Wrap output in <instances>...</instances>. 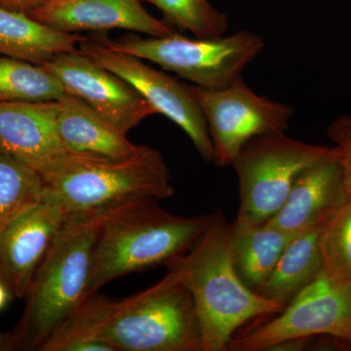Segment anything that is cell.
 <instances>
[{
	"instance_id": "17",
	"label": "cell",
	"mask_w": 351,
	"mask_h": 351,
	"mask_svg": "<svg viewBox=\"0 0 351 351\" xmlns=\"http://www.w3.org/2000/svg\"><path fill=\"white\" fill-rule=\"evenodd\" d=\"M34 19L29 14L0 8V55L43 66L60 54L77 52L86 39Z\"/></svg>"
},
{
	"instance_id": "21",
	"label": "cell",
	"mask_w": 351,
	"mask_h": 351,
	"mask_svg": "<svg viewBox=\"0 0 351 351\" xmlns=\"http://www.w3.org/2000/svg\"><path fill=\"white\" fill-rule=\"evenodd\" d=\"M43 199L38 173L0 147V228Z\"/></svg>"
},
{
	"instance_id": "22",
	"label": "cell",
	"mask_w": 351,
	"mask_h": 351,
	"mask_svg": "<svg viewBox=\"0 0 351 351\" xmlns=\"http://www.w3.org/2000/svg\"><path fill=\"white\" fill-rule=\"evenodd\" d=\"M172 27L195 34V38H212L226 34L228 20L209 0H149Z\"/></svg>"
},
{
	"instance_id": "2",
	"label": "cell",
	"mask_w": 351,
	"mask_h": 351,
	"mask_svg": "<svg viewBox=\"0 0 351 351\" xmlns=\"http://www.w3.org/2000/svg\"><path fill=\"white\" fill-rule=\"evenodd\" d=\"M43 199L71 217L103 216L119 208L166 199L174 193L160 152L147 145L126 158L69 152L38 171Z\"/></svg>"
},
{
	"instance_id": "12",
	"label": "cell",
	"mask_w": 351,
	"mask_h": 351,
	"mask_svg": "<svg viewBox=\"0 0 351 351\" xmlns=\"http://www.w3.org/2000/svg\"><path fill=\"white\" fill-rule=\"evenodd\" d=\"M68 217L43 199L0 228V282L12 298L25 299L36 269Z\"/></svg>"
},
{
	"instance_id": "19",
	"label": "cell",
	"mask_w": 351,
	"mask_h": 351,
	"mask_svg": "<svg viewBox=\"0 0 351 351\" xmlns=\"http://www.w3.org/2000/svg\"><path fill=\"white\" fill-rule=\"evenodd\" d=\"M295 234L267 221L232 223L233 263L245 285L255 291L269 276L284 249Z\"/></svg>"
},
{
	"instance_id": "8",
	"label": "cell",
	"mask_w": 351,
	"mask_h": 351,
	"mask_svg": "<svg viewBox=\"0 0 351 351\" xmlns=\"http://www.w3.org/2000/svg\"><path fill=\"white\" fill-rule=\"evenodd\" d=\"M351 327V280L324 269L274 319L233 338L228 350H271L274 346L326 335L341 339Z\"/></svg>"
},
{
	"instance_id": "1",
	"label": "cell",
	"mask_w": 351,
	"mask_h": 351,
	"mask_svg": "<svg viewBox=\"0 0 351 351\" xmlns=\"http://www.w3.org/2000/svg\"><path fill=\"white\" fill-rule=\"evenodd\" d=\"M43 351H203L193 295L170 269L151 287L123 300L93 293Z\"/></svg>"
},
{
	"instance_id": "24",
	"label": "cell",
	"mask_w": 351,
	"mask_h": 351,
	"mask_svg": "<svg viewBox=\"0 0 351 351\" xmlns=\"http://www.w3.org/2000/svg\"><path fill=\"white\" fill-rule=\"evenodd\" d=\"M329 136L336 144L338 160L343 168L346 181L351 184V117L339 119L330 126Z\"/></svg>"
},
{
	"instance_id": "16",
	"label": "cell",
	"mask_w": 351,
	"mask_h": 351,
	"mask_svg": "<svg viewBox=\"0 0 351 351\" xmlns=\"http://www.w3.org/2000/svg\"><path fill=\"white\" fill-rule=\"evenodd\" d=\"M56 101L58 131L69 152L120 159L134 156L142 147L78 97L66 92Z\"/></svg>"
},
{
	"instance_id": "6",
	"label": "cell",
	"mask_w": 351,
	"mask_h": 351,
	"mask_svg": "<svg viewBox=\"0 0 351 351\" xmlns=\"http://www.w3.org/2000/svg\"><path fill=\"white\" fill-rule=\"evenodd\" d=\"M96 38L113 50L158 64L193 85L208 90L223 89L239 82L244 69L265 47L258 34L245 29L212 38H189L176 32L147 38L137 36Z\"/></svg>"
},
{
	"instance_id": "9",
	"label": "cell",
	"mask_w": 351,
	"mask_h": 351,
	"mask_svg": "<svg viewBox=\"0 0 351 351\" xmlns=\"http://www.w3.org/2000/svg\"><path fill=\"white\" fill-rule=\"evenodd\" d=\"M207 121L214 149V163L232 166L242 147L252 138L285 132L295 115L286 104L256 94L243 78L219 90L188 85Z\"/></svg>"
},
{
	"instance_id": "18",
	"label": "cell",
	"mask_w": 351,
	"mask_h": 351,
	"mask_svg": "<svg viewBox=\"0 0 351 351\" xmlns=\"http://www.w3.org/2000/svg\"><path fill=\"white\" fill-rule=\"evenodd\" d=\"M323 225L306 228L293 237L269 276L256 289L258 295L286 307L313 282L323 269L319 246Z\"/></svg>"
},
{
	"instance_id": "4",
	"label": "cell",
	"mask_w": 351,
	"mask_h": 351,
	"mask_svg": "<svg viewBox=\"0 0 351 351\" xmlns=\"http://www.w3.org/2000/svg\"><path fill=\"white\" fill-rule=\"evenodd\" d=\"M232 233V223L218 210L191 248L166 263L181 272L193 295L203 351L228 350L247 322L285 308L245 285L233 263Z\"/></svg>"
},
{
	"instance_id": "25",
	"label": "cell",
	"mask_w": 351,
	"mask_h": 351,
	"mask_svg": "<svg viewBox=\"0 0 351 351\" xmlns=\"http://www.w3.org/2000/svg\"><path fill=\"white\" fill-rule=\"evenodd\" d=\"M46 0H0V8L29 14L44 4Z\"/></svg>"
},
{
	"instance_id": "23",
	"label": "cell",
	"mask_w": 351,
	"mask_h": 351,
	"mask_svg": "<svg viewBox=\"0 0 351 351\" xmlns=\"http://www.w3.org/2000/svg\"><path fill=\"white\" fill-rule=\"evenodd\" d=\"M319 246L323 269L351 280V195L322 226Z\"/></svg>"
},
{
	"instance_id": "14",
	"label": "cell",
	"mask_w": 351,
	"mask_h": 351,
	"mask_svg": "<svg viewBox=\"0 0 351 351\" xmlns=\"http://www.w3.org/2000/svg\"><path fill=\"white\" fill-rule=\"evenodd\" d=\"M58 103L1 101L0 147L38 172L69 149L57 125Z\"/></svg>"
},
{
	"instance_id": "7",
	"label": "cell",
	"mask_w": 351,
	"mask_h": 351,
	"mask_svg": "<svg viewBox=\"0 0 351 351\" xmlns=\"http://www.w3.org/2000/svg\"><path fill=\"white\" fill-rule=\"evenodd\" d=\"M336 156L335 147L306 144L289 137L285 132L252 138L232 164L239 182V210L235 221H269L283 206L304 171Z\"/></svg>"
},
{
	"instance_id": "28",
	"label": "cell",
	"mask_w": 351,
	"mask_h": 351,
	"mask_svg": "<svg viewBox=\"0 0 351 351\" xmlns=\"http://www.w3.org/2000/svg\"><path fill=\"white\" fill-rule=\"evenodd\" d=\"M346 186H348V193L351 195V184H348V182H346Z\"/></svg>"
},
{
	"instance_id": "13",
	"label": "cell",
	"mask_w": 351,
	"mask_h": 351,
	"mask_svg": "<svg viewBox=\"0 0 351 351\" xmlns=\"http://www.w3.org/2000/svg\"><path fill=\"white\" fill-rule=\"evenodd\" d=\"M29 15L68 34L119 29L163 36L175 32L147 12L141 0H46Z\"/></svg>"
},
{
	"instance_id": "20",
	"label": "cell",
	"mask_w": 351,
	"mask_h": 351,
	"mask_svg": "<svg viewBox=\"0 0 351 351\" xmlns=\"http://www.w3.org/2000/svg\"><path fill=\"white\" fill-rule=\"evenodd\" d=\"M64 91L45 66L0 55L1 101H56Z\"/></svg>"
},
{
	"instance_id": "5",
	"label": "cell",
	"mask_w": 351,
	"mask_h": 351,
	"mask_svg": "<svg viewBox=\"0 0 351 351\" xmlns=\"http://www.w3.org/2000/svg\"><path fill=\"white\" fill-rule=\"evenodd\" d=\"M211 219L212 214L176 216L157 201L104 215L95 242L90 290L98 293L119 277L170 262L191 248Z\"/></svg>"
},
{
	"instance_id": "27",
	"label": "cell",
	"mask_w": 351,
	"mask_h": 351,
	"mask_svg": "<svg viewBox=\"0 0 351 351\" xmlns=\"http://www.w3.org/2000/svg\"><path fill=\"white\" fill-rule=\"evenodd\" d=\"M336 341H338L341 346H346L348 350H351V327L341 339H336Z\"/></svg>"
},
{
	"instance_id": "15",
	"label": "cell",
	"mask_w": 351,
	"mask_h": 351,
	"mask_svg": "<svg viewBox=\"0 0 351 351\" xmlns=\"http://www.w3.org/2000/svg\"><path fill=\"white\" fill-rule=\"evenodd\" d=\"M350 197L338 156L302 173L283 206L267 223L291 233L323 225Z\"/></svg>"
},
{
	"instance_id": "3",
	"label": "cell",
	"mask_w": 351,
	"mask_h": 351,
	"mask_svg": "<svg viewBox=\"0 0 351 351\" xmlns=\"http://www.w3.org/2000/svg\"><path fill=\"white\" fill-rule=\"evenodd\" d=\"M103 216L66 219L34 274L19 322L0 334V351L43 350L93 294L92 260Z\"/></svg>"
},
{
	"instance_id": "26",
	"label": "cell",
	"mask_w": 351,
	"mask_h": 351,
	"mask_svg": "<svg viewBox=\"0 0 351 351\" xmlns=\"http://www.w3.org/2000/svg\"><path fill=\"white\" fill-rule=\"evenodd\" d=\"M11 299H12V295L7 290L5 286L0 282V311L6 306L7 302L10 301Z\"/></svg>"
},
{
	"instance_id": "10",
	"label": "cell",
	"mask_w": 351,
	"mask_h": 351,
	"mask_svg": "<svg viewBox=\"0 0 351 351\" xmlns=\"http://www.w3.org/2000/svg\"><path fill=\"white\" fill-rule=\"evenodd\" d=\"M78 50L135 88L156 113H161L184 130L205 161L214 162L207 121L188 84L157 71L142 59L108 47L96 36L82 41Z\"/></svg>"
},
{
	"instance_id": "11",
	"label": "cell",
	"mask_w": 351,
	"mask_h": 351,
	"mask_svg": "<svg viewBox=\"0 0 351 351\" xmlns=\"http://www.w3.org/2000/svg\"><path fill=\"white\" fill-rule=\"evenodd\" d=\"M43 66L56 76L66 93L82 99L125 133L156 113L123 78L95 63L80 50L58 55Z\"/></svg>"
}]
</instances>
